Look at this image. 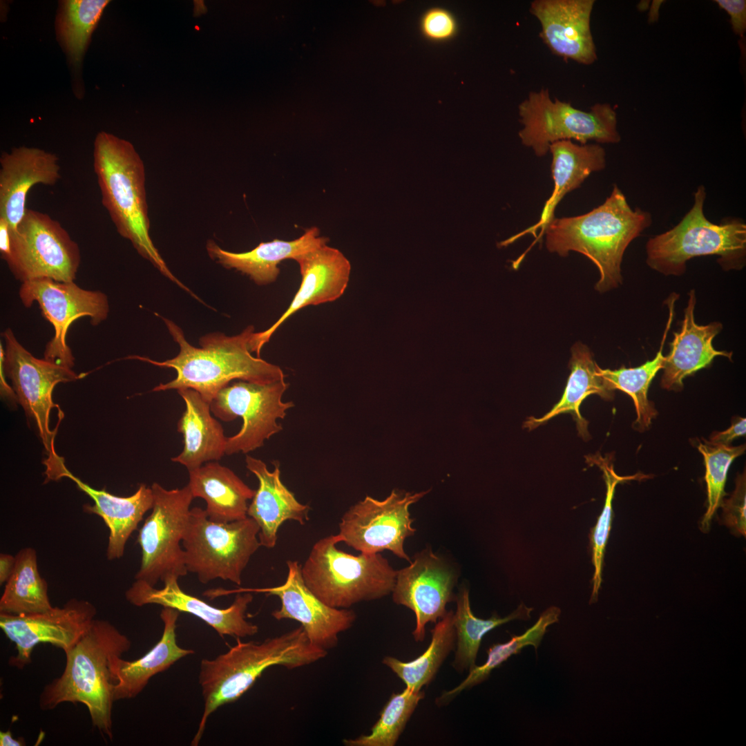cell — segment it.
<instances>
[{"label":"cell","mask_w":746,"mask_h":746,"mask_svg":"<svg viewBox=\"0 0 746 746\" xmlns=\"http://www.w3.org/2000/svg\"><path fill=\"white\" fill-rule=\"evenodd\" d=\"M56 477L57 480L64 477L71 479L93 500L94 505L85 504L84 510L99 516L109 529L106 558L110 561L121 558L129 537L137 529L145 513L153 507L151 488L140 484L131 496H115L82 481L69 471L64 461L59 464Z\"/></svg>","instance_id":"484cf974"},{"label":"cell","mask_w":746,"mask_h":746,"mask_svg":"<svg viewBox=\"0 0 746 746\" xmlns=\"http://www.w3.org/2000/svg\"><path fill=\"white\" fill-rule=\"evenodd\" d=\"M152 512L139 530L141 563L135 578L155 586L169 576H185V553L180 546L194 499L187 484L167 490L155 482Z\"/></svg>","instance_id":"30bf717a"},{"label":"cell","mask_w":746,"mask_h":746,"mask_svg":"<svg viewBox=\"0 0 746 746\" xmlns=\"http://www.w3.org/2000/svg\"><path fill=\"white\" fill-rule=\"evenodd\" d=\"M107 0H64L58 3L55 27L57 39L75 75H79L91 35Z\"/></svg>","instance_id":"836d02e7"},{"label":"cell","mask_w":746,"mask_h":746,"mask_svg":"<svg viewBox=\"0 0 746 746\" xmlns=\"http://www.w3.org/2000/svg\"><path fill=\"white\" fill-rule=\"evenodd\" d=\"M424 34L430 39L443 40L451 37L455 30V23L447 11L434 8L428 11L422 21Z\"/></svg>","instance_id":"b9f144b4"},{"label":"cell","mask_w":746,"mask_h":746,"mask_svg":"<svg viewBox=\"0 0 746 746\" xmlns=\"http://www.w3.org/2000/svg\"><path fill=\"white\" fill-rule=\"evenodd\" d=\"M593 0H535L530 12L539 22V37L555 55L580 64L597 59L591 30Z\"/></svg>","instance_id":"44dd1931"},{"label":"cell","mask_w":746,"mask_h":746,"mask_svg":"<svg viewBox=\"0 0 746 746\" xmlns=\"http://www.w3.org/2000/svg\"><path fill=\"white\" fill-rule=\"evenodd\" d=\"M61 178L58 157L36 147L19 146L0 157V217L15 230L26 214V198L36 184L54 186Z\"/></svg>","instance_id":"7402d4cb"},{"label":"cell","mask_w":746,"mask_h":746,"mask_svg":"<svg viewBox=\"0 0 746 746\" xmlns=\"http://www.w3.org/2000/svg\"><path fill=\"white\" fill-rule=\"evenodd\" d=\"M15 565L6 582L0 598V613L26 615L51 609L48 584L40 575L36 551L21 549L15 555Z\"/></svg>","instance_id":"d6a6232c"},{"label":"cell","mask_w":746,"mask_h":746,"mask_svg":"<svg viewBox=\"0 0 746 746\" xmlns=\"http://www.w3.org/2000/svg\"><path fill=\"white\" fill-rule=\"evenodd\" d=\"M11 227L9 222L0 217V254L5 261L10 254Z\"/></svg>","instance_id":"bcb514c9"},{"label":"cell","mask_w":746,"mask_h":746,"mask_svg":"<svg viewBox=\"0 0 746 746\" xmlns=\"http://www.w3.org/2000/svg\"><path fill=\"white\" fill-rule=\"evenodd\" d=\"M706 191L700 185L694 204L672 229L649 239L647 264L664 276H681L690 259L716 255L725 271L740 270L745 265L746 224L740 219L710 222L704 213Z\"/></svg>","instance_id":"8992f818"},{"label":"cell","mask_w":746,"mask_h":746,"mask_svg":"<svg viewBox=\"0 0 746 746\" xmlns=\"http://www.w3.org/2000/svg\"><path fill=\"white\" fill-rule=\"evenodd\" d=\"M453 622L456 631L455 653L452 667L458 673L470 671L476 666L477 653L484 636L495 628L513 620H526L533 608L521 603L510 615L501 618L493 614L488 619L475 616L470 608L469 589L463 584L456 594Z\"/></svg>","instance_id":"1f68e13d"},{"label":"cell","mask_w":746,"mask_h":746,"mask_svg":"<svg viewBox=\"0 0 746 746\" xmlns=\"http://www.w3.org/2000/svg\"><path fill=\"white\" fill-rule=\"evenodd\" d=\"M2 336L6 343L4 370L10 378L18 402L34 422L47 452V459L57 457L55 449L56 430L49 428L50 411L59 408L52 400L55 387L81 378L71 368L35 357L16 338L11 329Z\"/></svg>","instance_id":"9a60e30c"},{"label":"cell","mask_w":746,"mask_h":746,"mask_svg":"<svg viewBox=\"0 0 746 746\" xmlns=\"http://www.w3.org/2000/svg\"><path fill=\"white\" fill-rule=\"evenodd\" d=\"M336 535L318 540L301 566L307 586L326 604L348 609L392 593L397 571L379 553L353 555L340 551Z\"/></svg>","instance_id":"52a82bcc"},{"label":"cell","mask_w":746,"mask_h":746,"mask_svg":"<svg viewBox=\"0 0 746 746\" xmlns=\"http://www.w3.org/2000/svg\"><path fill=\"white\" fill-rule=\"evenodd\" d=\"M457 579L453 565L430 548L416 553L409 566L397 571L392 600L414 613L412 635L417 642L424 640L427 624L443 618L447 604L455 601Z\"/></svg>","instance_id":"e0dca14e"},{"label":"cell","mask_w":746,"mask_h":746,"mask_svg":"<svg viewBox=\"0 0 746 746\" xmlns=\"http://www.w3.org/2000/svg\"><path fill=\"white\" fill-rule=\"evenodd\" d=\"M722 503L726 524L745 536L746 532L745 475L738 476L733 495Z\"/></svg>","instance_id":"60d3db41"},{"label":"cell","mask_w":746,"mask_h":746,"mask_svg":"<svg viewBox=\"0 0 746 746\" xmlns=\"http://www.w3.org/2000/svg\"><path fill=\"white\" fill-rule=\"evenodd\" d=\"M669 306V318L661 341L659 351L652 360H649L635 367L619 369H602L597 366V373L602 379L607 388L613 392L620 390L629 394L633 401L637 419L633 427L642 431L648 428L653 419L657 415L654 405L648 399L647 394L650 384L660 370H662L665 356L662 350L668 331L673 316L674 301L668 303Z\"/></svg>","instance_id":"e575fe53"},{"label":"cell","mask_w":746,"mask_h":746,"mask_svg":"<svg viewBox=\"0 0 746 746\" xmlns=\"http://www.w3.org/2000/svg\"><path fill=\"white\" fill-rule=\"evenodd\" d=\"M26 743L23 739L17 740L12 737L10 731H0L1 746H23Z\"/></svg>","instance_id":"c3c4849f"},{"label":"cell","mask_w":746,"mask_h":746,"mask_svg":"<svg viewBox=\"0 0 746 746\" xmlns=\"http://www.w3.org/2000/svg\"><path fill=\"white\" fill-rule=\"evenodd\" d=\"M19 295L24 306L34 302L52 324L55 334L47 343L44 359L72 368L75 358L66 343V334L73 322L88 316L93 326L105 321L109 312L107 296L99 291L81 288L75 282H59L39 278L21 283Z\"/></svg>","instance_id":"5bb4252c"},{"label":"cell","mask_w":746,"mask_h":746,"mask_svg":"<svg viewBox=\"0 0 746 746\" xmlns=\"http://www.w3.org/2000/svg\"><path fill=\"white\" fill-rule=\"evenodd\" d=\"M705 463L708 507L702 527L708 528L710 521L722 503L728 469L732 461L743 454L745 446H731L703 440L698 446Z\"/></svg>","instance_id":"ab89813d"},{"label":"cell","mask_w":746,"mask_h":746,"mask_svg":"<svg viewBox=\"0 0 746 746\" xmlns=\"http://www.w3.org/2000/svg\"><path fill=\"white\" fill-rule=\"evenodd\" d=\"M189 486L194 498L206 502L209 519L229 523L247 517L248 501L255 490L249 488L229 468L209 461L189 470Z\"/></svg>","instance_id":"f546056e"},{"label":"cell","mask_w":746,"mask_h":746,"mask_svg":"<svg viewBox=\"0 0 746 746\" xmlns=\"http://www.w3.org/2000/svg\"><path fill=\"white\" fill-rule=\"evenodd\" d=\"M430 490L410 492L394 489L383 500L366 496L342 516L337 534L340 542L365 554L388 550L411 562L404 550L405 539L416 533L409 508Z\"/></svg>","instance_id":"4fadbf2b"},{"label":"cell","mask_w":746,"mask_h":746,"mask_svg":"<svg viewBox=\"0 0 746 746\" xmlns=\"http://www.w3.org/2000/svg\"><path fill=\"white\" fill-rule=\"evenodd\" d=\"M93 168L102 204L117 233L162 275L191 293L171 273L151 238L145 167L133 144L99 132L94 142Z\"/></svg>","instance_id":"277c9868"},{"label":"cell","mask_w":746,"mask_h":746,"mask_svg":"<svg viewBox=\"0 0 746 746\" xmlns=\"http://www.w3.org/2000/svg\"><path fill=\"white\" fill-rule=\"evenodd\" d=\"M178 578L169 576L162 582L164 586L156 589L142 580H137L126 591V600L133 605L158 604L179 612L191 614L211 627L221 636L244 638L256 634L258 627L246 620V611L253 600L249 592L238 593L233 603L225 609L216 608L202 600L182 591Z\"/></svg>","instance_id":"ffe728a7"},{"label":"cell","mask_w":746,"mask_h":746,"mask_svg":"<svg viewBox=\"0 0 746 746\" xmlns=\"http://www.w3.org/2000/svg\"><path fill=\"white\" fill-rule=\"evenodd\" d=\"M294 260L300 268V287L287 309L270 327L253 334L249 347L257 357H260L262 347L274 333L294 313L309 305L334 301L343 294L347 287L350 262L336 248L327 244L298 256Z\"/></svg>","instance_id":"d6986e66"},{"label":"cell","mask_w":746,"mask_h":746,"mask_svg":"<svg viewBox=\"0 0 746 746\" xmlns=\"http://www.w3.org/2000/svg\"><path fill=\"white\" fill-rule=\"evenodd\" d=\"M716 2L729 15L733 31L743 37L746 29V1L716 0Z\"/></svg>","instance_id":"7bdbcfd3"},{"label":"cell","mask_w":746,"mask_h":746,"mask_svg":"<svg viewBox=\"0 0 746 746\" xmlns=\"http://www.w3.org/2000/svg\"><path fill=\"white\" fill-rule=\"evenodd\" d=\"M162 318L179 345L178 354L164 361L140 356L126 358L176 371L177 376L173 380L160 383L153 389V392L189 388L211 403L220 390L236 379L257 383L285 379V374L279 366L252 356L249 343L255 332L253 325L232 336L220 332L207 334L199 341L200 347H195L185 339L182 330L175 323Z\"/></svg>","instance_id":"6da1fadb"},{"label":"cell","mask_w":746,"mask_h":746,"mask_svg":"<svg viewBox=\"0 0 746 746\" xmlns=\"http://www.w3.org/2000/svg\"><path fill=\"white\" fill-rule=\"evenodd\" d=\"M552 155L551 175L553 190L546 200L539 220L535 224L499 244L505 247L526 234L538 241L549 222L555 218L557 204L569 192L577 189L591 173L604 169L606 153L596 144H577L571 140L553 143L549 148Z\"/></svg>","instance_id":"603a6c76"},{"label":"cell","mask_w":746,"mask_h":746,"mask_svg":"<svg viewBox=\"0 0 746 746\" xmlns=\"http://www.w3.org/2000/svg\"><path fill=\"white\" fill-rule=\"evenodd\" d=\"M6 262L21 283L39 278L74 282L81 254L59 222L47 213L27 209L11 232L10 254Z\"/></svg>","instance_id":"8fae6325"},{"label":"cell","mask_w":746,"mask_h":746,"mask_svg":"<svg viewBox=\"0 0 746 746\" xmlns=\"http://www.w3.org/2000/svg\"><path fill=\"white\" fill-rule=\"evenodd\" d=\"M589 463L597 465L603 472L606 485V494L604 506L593 528L591 537L592 545V562L594 566L593 577V590L590 603L596 602L598 591L602 582V569L604 554L612 518V500L616 486L622 481L638 479L644 475L637 474L633 476H619L613 469V463L609 457H603L600 454L586 457Z\"/></svg>","instance_id":"f35d334b"},{"label":"cell","mask_w":746,"mask_h":746,"mask_svg":"<svg viewBox=\"0 0 746 746\" xmlns=\"http://www.w3.org/2000/svg\"><path fill=\"white\" fill-rule=\"evenodd\" d=\"M178 392L185 403L178 423L184 447L171 461L191 470L220 460L225 455L227 437L221 424L211 414V403L193 389H180Z\"/></svg>","instance_id":"f1b7e54d"},{"label":"cell","mask_w":746,"mask_h":746,"mask_svg":"<svg viewBox=\"0 0 746 746\" xmlns=\"http://www.w3.org/2000/svg\"><path fill=\"white\" fill-rule=\"evenodd\" d=\"M518 111L521 142L538 157L549 152L553 143L562 140L582 144L590 140L603 144L620 141L616 113L607 103H597L584 111L569 102L553 99L549 90L542 88L529 93Z\"/></svg>","instance_id":"ba28073f"},{"label":"cell","mask_w":746,"mask_h":746,"mask_svg":"<svg viewBox=\"0 0 746 746\" xmlns=\"http://www.w3.org/2000/svg\"><path fill=\"white\" fill-rule=\"evenodd\" d=\"M287 565L288 573L284 584L256 591L280 599V608L271 613L275 619L296 620L313 644L326 651L334 648L339 634L352 627L356 613L324 603L305 584L299 563L288 560Z\"/></svg>","instance_id":"ac0fdd59"},{"label":"cell","mask_w":746,"mask_h":746,"mask_svg":"<svg viewBox=\"0 0 746 746\" xmlns=\"http://www.w3.org/2000/svg\"><path fill=\"white\" fill-rule=\"evenodd\" d=\"M597 366L589 347L580 342L575 343L571 347V373L560 400L543 417H528L523 428L530 431L559 414L571 413L576 422L579 435L587 440L590 437L589 423L580 412V405L591 394L599 395L606 400L611 399L614 395L597 374Z\"/></svg>","instance_id":"4dcf8cb0"},{"label":"cell","mask_w":746,"mask_h":746,"mask_svg":"<svg viewBox=\"0 0 746 746\" xmlns=\"http://www.w3.org/2000/svg\"><path fill=\"white\" fill-rule=\"evenodd\" d=\"M651 222V214L639 208L633 209L614 185L606 200L589 212L555 217L544 230L546 247L561 256L576 251L587 257L600 274L595 289L606 292L622 284L624 251Z\"/></svg>","instance_id":"7a4b0ae2"},{"label":"cell","mask_w":746,"mask_h":746,"mask_svg":"<svg viewBox=\"0 0 746 746\" xmlns=\"http://www.w3.org/2000/svg\"><path fill=\"white\" fill-rule=\"evenodd\" d=\"M288 387L285 379L269 383L240 381L218 392L211 402V412L227 422L239 417L242 419L239 432L227 437L225 455L247 454L283 430L277 420L294 406L292 401L282 400Z\"/></svg>","instance_id":"7c38bea8"},{"label":"cell","mask_w":746,"mask_h":746,"mask_svg":"<svg viewBox=\"0 0 746 746\" xmlns=\"http://www.w3.org/2000/svg\"><path fill=\"white\" fill-rule=\"evenodd\" d=\"M4 358H5V350L3 348L2 343H0V391L1 395L3 399L12 402L14 405L18 402L17 395L12 387H10L6 380V372L4 370Z\"/></svg>","instance_id":"f6af8a7d"},{"label":"cell","mask_w":746,"mask_h":746,"mask_svg":"<svg viewBox=\"0 0 746 746\" xmlns=\"http://www.w3.org/2000/svg\"><path fill=\"white\" fill-rule=\"evenodd\" d=\"M259 532L249 517L218 523L209 519L205 509L191 508L182 541L188 572L202 584L220 578L240 585L243 571L261 546Z\"/></svg>","instance_id":"9c48e42d"},{"label":"cell","mask_w":746,"mask_h":746,"mask_svg":"<svg viewBox=\"0 0 746 746\" xmlns=\"http://www.w3.org/2000/svg\"><path fill=\"white\" fill-rule=\"evenodd\" d=\"M746 420L740 418L735 421L727 430L722 432H714L710 437V441L729 445L736 438L745 436L746 433Z\"/></svg>","instance_id":"ee69618b"},{"label":"cell","mask_w":746,"mask_h":746,"mask_svg":"<svg viewBox=\"0 0 746 746\" xmlns=\"http://www.w3.org/2000/svg\"><path fill=\"white\" fill-rule=\"evenodd\" d=\"M179 611L164 607L160 618L164 630L160 640L141 658L128 661L121 656L111 660L114 682L113 700L117 701L137 696L155 675L168 669L178 660L193 654L191 649L178 646L176 640L177 620Z\"/></svg>","instance_id":"83f0119b"},{"label":"cell","mask_w":746,"mask_h":746,"mask_svg":"<svg viewBox=\"0 0 746 746\" xmlns=\"http://www.w3.org/2000/svg\"><path fill=\"white\" fill-rule=\"evenodd\" d=\"M15 556L8 553L0 555V584H4L11 575L15 565Z\"/></svg>","instance_id":"7dc6e473"},{"label":"cell","mask_w":746,"mask_h":746,"mask_svg":"<svg viewBox=\"0 0 746 746\" xmlns=\"http://www.w3.org/2000/svg\"><path fill=\"white\" fill-rule=\"evenodd\" d=\"M454 612L450 610L431 630L432 638L425 651L409 662L390 656L382 663L390 668L405 685V687L420 691L435 678L441 666L456 647Z\"/></svg>","instance_id":"d590c367"},{"label":"cell","mask_w":746,"mask_h":746,"mask_svg":"<svg viewBox=\"0 0 746 746\" xmlns=\"http://www.w3.org/2000/svg\"><path fill=\"white\" fill-rule=\"evenodd\" d=\"M327 651L313 644L302 627L262 642L237 643L227 652L200 662L199 683L204 711L191 745L202 738L208 718L218 707L237 700L273 666L302 667L325 658Z\"/></svg>","instance_id":"3957f363"},{"label":"cell","mask_w":746,"mask_h":746,"mask_svg":"<svg viewBox=\"0 0 746 746\" xmlns=\"http://www.w3.org/2000/svg\"><path fill=\"white\" fill-rule=\"evenodd\" d=\"M131 646L130 640L111 622L95 619L87 632L65 652L64 671L44 688L40 708L46 711L66 702L82 703L88 710L93 726L112 739L115 685L111 660L122 656Z\"/></svg>","instance_id":"5b68a950"},{"label":"cell","mask_w":746,"mask_h":746,"mask_svg":"<svg viewBox=\"0 0 746 746\" xmlns=\"http://www.w3.org/2000/svg\"><path fill=\"white\" fill-rule=\"evenodd\" d=\"M97 609L88 601L75 598L62 607L39 613H0V627L15 644L17 654L10 657L11 667L23 669L31 662L34 647L48 643L64 652L72 648L87 632L95 619Z\"/></svg>","instance_id":"2e32d148"},{"label":"cell","mask_w":746,"mask_h":746,"mask_svg":"<svg viewBox=\"0 0 746 746\" xmlns=\"http://www.w3.org/2000/svg\"><path fill=\"white\" fill-rule=\"evenodd\" d=\"M328 238L320 235V230L312 227L299 238L292 240L274 239L262 242L253 249L234 253L220 248L215 242L209 241L207 250L209 256L227 269H235L250 277L257 285H264L276 280L280 269L278 265L287 259L298 256L327 245Z\"/></svg>","instance_id":"4316f807"},{"label":"cell","mask_w":746,"mask_h":746,"mask_svg":"<svg viewBox=\"0 0 746 746\" xmlns=\"http://www.w3.org/2000/svg\"><path fill=\"white\" fill-rule=\"evenodd\" d=\"M247 468L257 477L258 488L249 504L247 516L260 527L258 539L261 546L273 548L277 542L280 526L287 520L304 525L309 519L310 507L299 502L283 483L280 464L275 461L269 471L265 462L247 455Z\"/></svg>","instance_id":"d4e9b609"},{"label":"cell","mask_w":746,"mask_h":746,"mask_svg":"<svg viewBox=\"0 0 746 746\" xmlns=\"http://www.w3.org/2000/svg\"><path fill=\"white\" fill-rule=\"evenodd\" d=\"M687 305L679 332H673L670 352L665 356L661 387L668 390L680 391L683 380L697 371L710 365L716 356L731 359L732 352L716 350L713 339L723 329L720 322L705 325H698L694 318L696 303L694 289L689 294Z\"/></svg>","instance_id":"cb8c5ba5"},{"label":"cell","mask_w":746,"mask_h":746,"mask_svg":"<svg viewBox=\"0 0 746 746\" xmlns=\"http://www.w3.org/2000/svg\"><path fill=\"white\" fill-rule=\"evenodd\" d=\"M425 697L424 691H414L407 687L401 693H392L372 726L369 734L354 738H344L345 746H394L419 702Z\"/></svg>","instance_id":"74e56055"},{"label":"cell","mask_w":746,"mask_h":746,"mask_svg":"<svg viewBox=\"0 0 746 746\" xmlns=\"http://www.w3.org/2000/svg\"><path fill=\"white\" fill-rule=\"evenodd\" d=\"M560 613L561 611L557 606H551L545 610L537 621L523 634L513 635L506 642L492 644L487 651L486 662L482 665H476L468 671L466 678L457 687L443 691L436 698V705H446L463 691L483 682L488 678L492 670L500 667L513 655L519 653L524 647L533 646L537 650L548 627L559 621Z\"/></svg>","instance_id":"8d00e7d4"}]
</instances>
